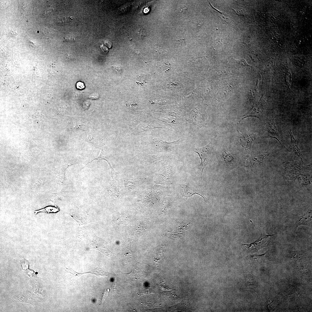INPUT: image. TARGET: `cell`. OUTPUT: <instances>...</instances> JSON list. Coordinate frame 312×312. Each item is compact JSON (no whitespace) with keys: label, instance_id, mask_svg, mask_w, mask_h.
<instances>
[{"label":"cell","instance_id":"6","mask_svg":"<svg viewBox=\"0 0 312 312\" xmlns=\"http://www.w3.org/2000/svg\"><path fill=\"white\" fill-rule=\"evenodd\" d=\"M240 138V141L242 146L245 148H250L254 141L256 135L255 134L242 135Z\"/></svg>","mask_w":312,"mask_h":312},{"label":"cell","instance_id":"2","mask_svg":"<svg viewBox=\"0 0 312 312\" xmlns=\"http://www.w3.org/2000/svg\"><path fill=\"white\" fill-rule=\"evenodd\" d=\"M180 185L183 190V196L188 198L196 194L201 196L205 200L206 198L201 190L197 188L189 182L180 184Z\"/></svg>","mask_w":312,"mask_h":312},{"label":"cell","instance_id":"10","mask_svg":"<svg viewBox=\"0 0 312 312\" xmlns=\"http://www.w3.org/2000/svg\"><path fill=\"white\" fill-rule=\"evenodd\" d=\"M311 222V217L310 214L304 215L297 219L296 222L297 227L300 225H309Z\"/></svg>","mask_w":312,"mask_h":312},{"label":"cell","instance_id":"8","mask_svg":"<svg viewBox=\"0 0 312 312\" xmlns=\"http://www.w3.org/2000/svg\"><path fill=\"white\" fill-rule=\"evenodd\" d=\"M67 271L69 273H70L76 276H79L84 274L91 273L98 276H103L106 275V272L104 270L99 268H97L92 270L88 272H83L82 273H78L72 269H67Z\"/></svg>","mask_w":312,"mask_h":312},{"label":"cell","instance_id":"1","mask_svg":"<svg viewBox=\"0 0 312 312\" xmlns=\"http://www.w3.org/2000/svg\"><path fill=\"white\" fill-rule=\"evenodd\" d=\"M211 142L207 145L201 147L195 146L194 151L198 155L201 161L200 166L202 169V174L205 167L208 163L211 155Z\"/></svg>","mask_w":312,"mask_h":312},{"label":"cell","instance_id":"14","mask_svg":"<svg viewBox=\"0 0 312 312\" xmlns=\"http://www.w3.org/2000/svg\"><path fill=\"white\" fill-rule=\"evenodd\" d=\"M76 87L78 89L82 90L85 88V86L83 82L79 81L76 83Z\"/></svg>","mask_w":312,"mask_h":312},{"label":"cell","instance_id":"5","mask_svg":"<svg viewBox=\"0 0 312 312\" xmlns=\"http://www.w3.org/2000/svg\"><path fill=\"white\" fill-rule=\"evenodd\" d=\"M262 99H261L258 104L253 107L248 113L245 115L241 121L244 118L250 117H255L259 118V115L262 112L265 105V102Z\"/></svg>","mask_w":312,"mask_h":312},{"label":"cell","instance_id":"13","mask_svg":"<svg viewBox=\"0 0 312 312\" xmlns=\"http://www.w3.org/2000/svg\"><path fill=\"white\" fill-rule=\"evenodd\" d=\"M285 81L286 84L289 87L292 81V76L290 71L287 70L285 75Z\"/></svg>","mask_w":312,"mask_h":312},{"label":"cell","instance_id":"3","mask_svg":"<svg viewBox=\"0 0 312 312\" xmlns=\"http://www.w3.org/2000/svg\"><path fill=\"white\" fill-rule=\"evenodd\" d=\"M181 141L179 139L172 142H168L151 136L150 138V142L152 144L167 150H170L176 147L179 144Z\"/></svg>","mask_w":312,"mask_h":312},{"label":"cell","instance_id":"16","mask_svg":"<svg viewBox=\"0 0 312 312\" xmlns=\"http://www.w3.org/2000/svg\"><path fill=\"white\" fill-rule=\"evenodd\" d=\"M107 294L108 292L106 291H105L104 292L102 303H103V302L104 301L106 297H107Z\"/></svg>","mask_w":312,"mask_h":312},{"label":"cell","instance_id":"15","mask_svg":"<svg viewBox=\"0 0 312 312\" xmlns=\"http://www.w3.org/2000/svg\"><path fill=\"white\" fill-rule=\"evenodd\" d=\"M178 8L180 12H182L184 10L187 9V6L185 5L181 4L179 6Z\"/></svg>","mask_w":312,"mask_h":312},{"label":"cell","instance_id":"9","mask_svg":"<svg viewBox=\"0 0 312 312\" xmlns=\"http://www.w3.org/2000/svg\"><path fill=\"white\" fill-rule=\"evenodd\" d=\"M289 132L290 135V145L296 155L301 157V154L298 147V143L294 138L291 129Z\"/></svg>","mask_w":312,"mask_h":312},{"label":"cell","instance_id":"4","mask_svg":"<svg viewBox=\"0 0 312 312\" xmlns=\"http://www.w3.org/2000/svg\"><path fill=\"white\" fill-rule=\"evenodd\" d=\"M274 118L268 120L265 126L266 138H271L276 139L280 143L281 137L277 130L274 121Z\"/></svg>","mask_w":312,"mask_h":312},{"label":"cell","instance_id":"11","mask_svg":"<svg viewBox=\"0 0 312 312\" xmlns=\"http://www.w3.org/2000/svg\"><path fill=\"white\" fill-rule=\"evenodd\" d=\"M222 156L224 161L227 165L230 166L234 164L235 159L234 154H231L224 150Z\"/></svg>","mask_w":312,"mask_h":312},{"label":"cell","instance_id":"7","mask_svg":"<svg viewBox=\"0 0 312 312\" xmlns=\"http://www.w3.org/2000/svg\"><path fill=\"white\" fill-rule=\"evenodd\" d=\"M268 155L265 153L252 155L248 159V165L250 166H254L261 165L264 158Z\"/></svg>","mask_w":312,"mask_h":312},{"label":"cell","instance_id":"12","mask_svg":"<svg viewBox=\"0 0 312 312\" xmlns=\"http://www.w3.org/2000/svg\"><path fill=\"white\" fill-rule=\"evenodd\" d=\"M59 211L58 208L53 206H48L41 209L35 211V213L36 214L40 212L50 213L56 212Z\"/></svg>","mask_w":312,"mask_h":312}]
</instances>
